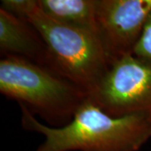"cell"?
Returning a JSON list of instances; mask_svg holds the SVG:
<instances>
[{
    "label": "cell",
    "instance_id": "obj_1",
    "mask_svg": "<svg viewBox=\"0 0 151 151\" xmlns=\"http://www.w3.org/2000/svg\"><path fill=\"white\" fill-rule=\"evenodd\" d=\"M19 106L23 129L45 137L36 151H138L151 139L149 117H113L88 97L70 123L58 128L40 123L25 106Z\"/></svg>",
    "mask_w": 151,
    "mask_h": 151
},
{
    "label": "cell",
    "instance_id": "obj_2",
    "mask_svg": "<svg viewBox=\"0 0 151 151\" xmlns=\"http://www.w3.org/2000/svg\"><path fill=\"white\" fill-rule=\"evenodd\" d=\"M1 8L39 31L47 48L48 68L88 96L96 90L109 69L97 34L55 21L40 9L37 0H2Z\"/></svg>",
    "mask_w": 151,
    "mask_h": 151
},
{
    "label": "cell",
    "instance_id": "obj_3",
    "mask_svg": "<svg viewBox=\"0 0 151 151\" xmlns=\"http://www.w3.org/2000/svg\"><path fill=\"white\" fill-rule=\"evenodd\" d=\"M0 92L55 128L69 124L88 97L81 87L51 69L13 55L0 60Z\"/></svg>",
    "mask_w": 151,
    "mask_h": 151
},
{
    "label": "cell",
    "instance_id": "obj_4",
    "mask_svg": "<svg viewBox=\"0 0 151 151\" xmlns=\"http://www.w3.org/2000/svg\"><path fill=\"white\" fill-rule=\"evenodd\" d=\"M88 98L113 117L143 114L151 119V61L134 54L119 60Z\"/></svg>",
    "mask_w": 151,
    "mask_h": 151
},
{
    "label": "cell",
    "instance_id": "obj_5",
    "mask_svg": "<svg viewBox=\"0 0 151 151\" xmlns=\"http://www.w3.org/2000/svg\"><path fill=\"white\" fill-rule=\"evenodd\" d=\"M151 12V0H95L96 34L109 67L134 53Z\"/></svg>",
    "mask_w": 151,
    "mask_h": 151
},
{
    "label": "cell",
    "instance_id": "obj_6",
    "mask_svg": "<svg viewBox=\"0 0 151 151\" xmlns=\"http://www.w3.org/2000/svg\"><path fill=\"white\" fill-rule=\"evenodd\" d=\"M0 50L47 67V48L37 29L26 19L0 8Z\"/></svg>",
    "mask_w": 151,
    "mask_h": 151
},
{
    "label": "cell",
    "instance_id": "obj_7",
    "mask_svg": "<svg viewBox=\"0 0 151 151\" xmlns=\"http://www.w3.org/2000/svg\"><path fill=\"white\" fill-rule=\"evenodd\" d=\"M37 3L55 21L96 34L95 0H37Z\"/></svg>",
    "mask_w": 151,
    "mask_h": 151
},
{
    "label": "cell",
    "instance_id": "obj_8",
    "mask_svg": "<svg viewBox=\"0 0 151 151\" xmlns=\"http://www.w3.org/2000/svg\"><path fill=\"white\" fill-rule=\"evenodd\" d=\"M133 54L151 61V12L147 19L140 40L137 44Z\"/></svg>",
    "mask_w": 151,
    "mask_h": 151
}]
</instances>
